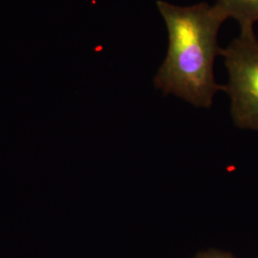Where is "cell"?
Segmentation results:
<instances>
[{"instance_id": "cell-1", "label": "cell", "mask_w": 258, "mask_h": 258, "mask_svg": "<svg viewBox=\"0 0 258 258\" xmlns=\"http://www.w3.org/2000/svg\"><path fill=\"white\" fill-rule=\"evenodd\" d=\"M157 8L166 23L168 46L155 87L196 107L210 108L215 94L226 91L215 81L213 65L222 55L218 33L227 18L206 2L183 7L159 0Z\"/></svg>"}, {"instance_id": "cell-2", "label": "cell", "mask_w": 258, "mask_h": 258, "mask_svg": "<svg viewBox=\"0 0 258 258\" xmlns=\"http://www.w3.org/2000/svg\"><path fill=\"white\" fill-rule=\"evenodd\" d=\"M221 55L229 72L226 92L231 118L239 128L258 130V40L253 30L240 32Z\"/></svg>"}, {"instance_id": "cell-3", "label": "cell", "mask_w": 258, "mask_h": 258, "mask_svg": "<svg viewBox=\"0 0 258 258\" xmlns=\"http://www.w3.org/2000/svg\"><path fill=\"white\" fill-rule=\"evenodd\" d=\"M214 5L227 19L238 22L240 32L253 30L258 21V0H216Z\"/></svg>"}, {"instance_id": "cell-4", "label": "cell", "mask_w": 258, "mask_h": 258, "mask_svg": "<svg viewBox=\"0 0 258 258\" xmlns=\"http://www.w3.org/2000/svg\"><path fill=\"white\" fill-rule=\"evenodd\" d=\"M194 258H234L231 254H228L226 252H222L218 250H209L204 251L197 254Z\"/></svg>"}]
</instances>
